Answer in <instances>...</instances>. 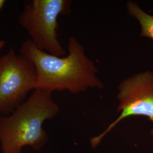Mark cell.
<instances>
[{"mask_svg":"<svg viewBox=\"0 0 153 153\" xmlns=\"http://www.w3.org/2000/svg\"><path fill=\"white\" fill-rule=\"evenodd\" d=\"M68 49V55L59 57L39 49L30 39L21 43L20 53L31 61L36 69V89L76 94L88 88H104L97 76L98 68L74 37L69 39Z\"/></svg>","mask_w":153,"mask_h":153,"instance_id":"6da1fadb","label":"cell"},{"mask_svg":"<svg viewBox=\"0 0 153 153\" xmlns=\"http://www.w3.org/2000/svg\"><path fill=\"white\" fill-rule=\"evenodd\" d=\"M150 135H151V137H152V138H153V128L152 129L151 131H150Z\"/></svg>","mask_w":153,"mask_h":153,"instance_id":"9c48e42d","label":"cell"},{"mask_svg":"<svg viewBox=\"0 0 153 153\" xmlns=\"http://www.w3.org/2000/svg\"><path fill=\"white\" fill-rule=\"evenodd\" d=\"M37 74L33 62L10 48L0 57V116L10 114L36 90Z\"/></svg>","mask_w":153,"mask_h":153,"instance_id":"277c9868","label":"cell"},{"mask_svg":"<svg viewBox=\"0 0 153 153\" xmlns=\"http://www.w3.org/2000/svg\"><path fill=\"white\" fill-rule=\"evenodd\" d=\"M52 94L36 89L10 114L0 116L2 153H21L26 146L36 150L44 146L48 136L43 124L60 111Z\"/></svg>","mask_w":153,"mask_h":153,"instance_id":"7a4b0ae2","label":"cell"},{"mask_svg":"<svg viewBox=\"0 0 153 153\" xmlns=\"http://www.w3.org/2000/svg\"><path fill=\"white\" fill-rule=\"evenodd\" d=\"M6 1L5 0H0V10L2 9L4 6L5 4Z\"/></svg>","mask_w":153,"mask_h":153,"instance_id":"ba28073f","label":"cell"},{"mask_svg":"<svg viewBox=\"0 0 153 153\" xmlns=\"http://www.w3.org/2000/svg\"><path fill=\"white\" fill-rule=\"evenodd\" d=\"M70 0H33L27 2L18 18L19 25L39 49L62 57L65 49L58 40V17L70 13Z\"/></svg>","mask_w":153,"mask_h":153,"instance_id":"3957f363","label":"cell"},{"mask_svg":"<svg viewBox=\"0 0 153 153\" xmlns=\"http://www.w3.org/2000/svg\"><path fill=\"white\" fill-rule=\"evenodd\" d=\"M5 45V42L3 40H0V51L2 49Z\"/></svg>","mask_w":153,"mask_h":153,"instance_id":"52a82bcc","label":"cell"},{"mask_svg":"<svg viewBox=\"0 0 153 153\" xmlns=\"http://www.w3.org/2000/svg\"><path fill=\"white\" fill-rule=\"evenodd\" d=\"M128 14L136 19L141 27L140 36L153 40V15L143 11L140 6L134 1L126 3Z\"/></svg>","mask_w":153,"mask_h":153,"instance_id":"8992f818","label":"cell"},{"mask_svg":"<svg viewBox=\"0 0 153 153\" xmlns=\"http://www.w3.org/2000/svg\"><path fill=\"white\" fill-rule=\"evenodd\" d=\"M119 102L117 119L98 136L90 140L91 148H97L105 136L121 121L133 116L146 117L153 124V71L135 74L123 79L118 86Z\"/></svg>","mask_w":153,"mask_h":153,"instance_id":"5b68a950","label":"cell"}]
</instances>
